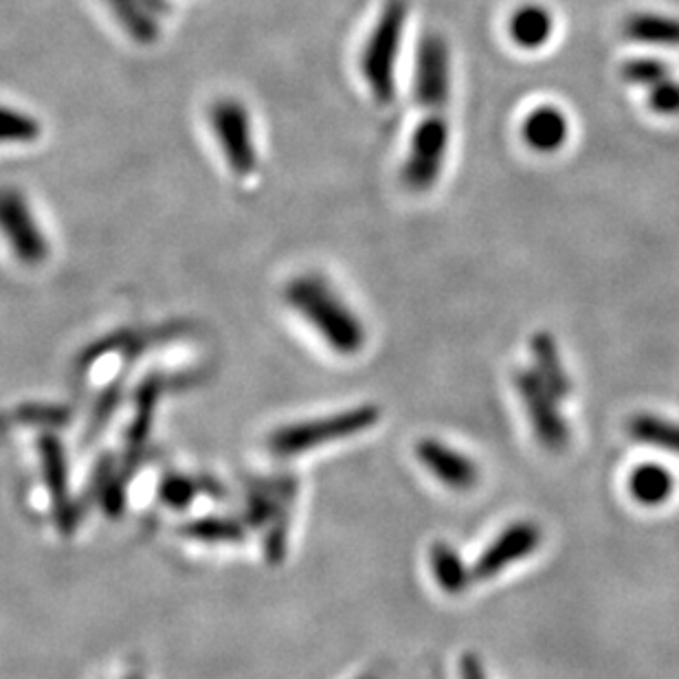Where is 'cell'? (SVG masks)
Returning a JSON list of instances; mask_svg holds the SVG:
<instances>
[{"label": "cell", "mask_w": 679, "mask_h": 679, "mask_svg": "<svg viewBox=\"0 0 679 679\" xmlns=\"http://www.w3.org/2000/svg\"><path fill=\"white\" fill-rule=\"evenodd\" d=\"M622 78L629 84L653 89L660 82L671 78V69L662 60H658V58H636V60H627L625 62Z\"/></svg>", "instance_id": "obj_27"}, {"label": "cell", "mask_w": 679, "mask_h": 679, "mask_svg": "<svg viewBox=\"0 0 679 679\" xmlns=\"http://www.w3.org/2000/svg\"><path fill=\"white\" fill-rule=\"evenodd\" d=\"M219 488L221 486L214 479L203 477V475L192 477V475H183V473H165L159 482L156 497L170 510H185V508H190V504L199 495L221 497L223 490H219Z\"/></svg>", "instance_id": "obj_17"}, {"label": "cell", "mask_w": 679, "mask_h": 679, "mask_svg": "<svg viewBox=\"0 0 679 679\" xmlns=\"http://www.w3.org/2000/svg\"><path fill=\"white\" fill-rule=\"evenodd\" d=\"M567 116L555 107H539L521 125L524 141L537 152H555L567 141Z\"/></svg>", "instance_id": "obj_15"}, {"label": "cell", "mask_w": 679, "mask_h": 679, "mask_svg": "<svg viewBox=\"0 0 679 679\" xmlns=\"http://www.w3.org/2000/svg\"><path fill=\"white\" fill-rule=\"evenodd\" d=\"M284 300L333 352L354 356L363 349L367 341L363 322L322 275L293 277L284 288Z\"/></svg>", "instance_id": "obj_1"}, {"label": "cell", "mask_w": 679, "mask_h": 679, "mask_svg": "<svg viewBox=\"0 0 679 679\" xmlns=\"http://www.w3.org/2000/svg\"><path fill=\"white\" fill-rule=\"evenodd\" d=\"M533 356L537 365V374L546 381L550 392L561 401L571 392V383L567 376L566 367L559 356L557 341L548 333H539L533 337Z\"/></svg>", "instance_id": "obj_21"}, {"label": "cell", "mask_w": 679, "mask_h": 679, "mask_svg": "<svg viewBox=\"0 0 679 679\" xmlns=\"http://www.w3.org/2000/svg\"><path fill=\"white\" fill-rule=\"evenodd\" d=\"M429 559H432V571H434L436 582L452 596L462 594L475 580L473 569H468L462 561V557L457 555V550L445 541H436L432 546Z\"/></svg>", "instance_id": "obj_22"}, {"label": "cell", "mask_w": 679, "mask_h": 679, "mask_svg": "<svg viewBox=\"0 0 679 679\" xmlns=\"http://www.w3.org/2000/svg\"><path fill=\"white\" fill-rule=\"evenodd\" d=\"M649 107L658 114H679V82L678 80H665L658 87L649 89Z\"/></svg>", "instance_id": "obj_28"}, {"label": "cell", "mask_w": 679, "mask_h": 679, "mask_svg": "<svg viewBox=\"0 0 679 679\" xmlns=\"http://www.w3.org/2000/svg\"><path fill=\"white\" fill-rule=\"evenodd\" d=\"M38 457L42 468V482L51 501V513L55 519L58 530L69 537L75 533L80 524L82 508L71 497V484H69V462L62 440L53 432H44L38 438Z\"/></svg>", "instance_id": "obj_8"}, {"label": "cell", "mask_w": 679, "mask_h": 679, "mask_svg": "<svg viewBox=\"0 0 679 679\" xmlns=\"http://www.w3.org/2000/svg\"><path fill=\"white\" fill-rule=\"evenodd\" d=\"M625 36L634 42L679 47V18L662 13H634L625 20Z\"/></svg>", "instance_id": "obj_20"}, {"label": "cell", "mask_w": 679, "mask_h": 679, "mask_svg": "<svg viewBox=\"0 0 679 679\" xmlns=\"http://www.w3.org/2000/svg\"><path fill=\"white\" fill-rule=\"evenodd\" d=\"M216 145L226 168L237 179H249L257 170V145L249 109L231 95L214 100L207 111Z\"/></svg>", "instance_id": "obj_6"}, {"label": "cell", "mask_w": 679, "mask_h": 679, "mask_svg": "<svg viewBox=\"0 0 679 679\" xmlns=\"http://www.w3.org/2000/svg\"><path fill=\"white\" fill-rule=\"evenodd\" d=\"M123 383H125V374L116 376L113 383L100 394V398L95 401V407L91 412V418L87 423V429H84V436H82V445H93L102 432L109 427V423L113 420L114 412L121 403V396H123Z\"/></svg>", "instance_id": "obj_25"}, {"label": "cell", "mask_w": 679, "mask_h": 679, "mask_svg": "<svg viewBox=\"0 0 679 679\" xmlns=\"http://www.w3.org/2000/svg\"><path fill=\"white\" fill-rule=\"evenodd\" d=\"M358 679H381L376 673H367V676H361Z\"/></svg>", "instance_id": "obj_30"}, {"label": "cell", "mask_w": 679, "mask_h": 679, "mask_svg": "<svg viewBox=\"0 0 679 679\" xmlns=\"http://www.w3.org/2000/svg\"><path fill=\"white\" fill-rule=\"evenodd\" d=\"M125 679H143L141 676H128Z\"/></svg>", "instance_id": "obj_31"}, {"label": "cell", "mask_w": 679, "mask_h": 679, "mask_svg": "<svg viewBox=\"0 0 679 679\" xmlns=\"http://www.w3.org/2000/svg\"><path fill=\"white\" fill-rule=\"evenodd\" d=\"M510 38L524 49L544 47L555 29L553 13L541 4H524L510 18Z\"/></svg>", "instance_id": "obj_19"}, {"label": "cell", "mask_w": 679, "mask_h": 679, "mask_svg": "<svg viewBox=\"0 0 679 679\" xmlns=\"http://www.w3.org/2000/svg\"><path fill=\"white\" fill-rule=\"evenodd\" d=\"M42 134V125L33 114L24 113L20 109L7 107L2 111V141L16 145L36 143Z\"/></svg>", "instance_id": "obj_26"}, {"label": "cell", "mask_w": 679, "mask_h": 679, "mask_svg": "<svg viewBox=\"0 0 679 679\" xmlns=\"http://www.w3.org/2000/svg\"><path fill=\"white\" fill-rule=\"evenodd\" d=\"M409 20L407 0H385L361 51V75L378 107L396 98V69Z\"/></svg>", "instance_id": "obj_2"}, {"label": "cell", "mask_w": 679, "mask_h": 679, "mask_svg": "<svg viewBox=\"0 0 679 679\" xmlns=\"http://www.w3.org/2000/svg\"><path fill=\"white\" fill-rule=\"evenodd\" d=\"M0 225L4 240L13 255L24 266H40L49 257V242L38 225L24 194L16 188H7L0 201Z\"/></svg>", "instance_id": "obj_9"}, {"label": "cell", "mask_w": 679, "mask_h": 679, "mask_svg": "<svg viewBox=\"0 0 679 679\" xmlns=\"http://www.w3.org/2000/svg\"><path fill=\"white\" fill-rule=\"evenodd\" d=\"M541 544V530L533 521H517L508 526L473 566L475 580H490L506 567L530 557Z\"/></svg>", "instance_id": "obj_11"}, {"label": "cell", "mask_w": 679, "mask_h": 679, "mask_svg": "<svg viewBox=\"0 0 679 679\" xmlns=\"http://www.w3.org/2000/svg\"><path fill=\"white\" fill-rule=\"evenodd\" d=\"M676 488L673 475L656 462H647L634 468L629 475V493L636 501L645 506H660L665 504Z\"/></svg>", "instance_id": "obj_18"}, {"label": "cell", "mask_w": 679, "mask_h": 679, "mask_svg": "<svg viewBox=\"0 0 679 679\" xmlns=\"http://www.w3.org/2000/svg\"><path fill=\"white\" fill-rule=\"evenodd\" d=\"M378 420L381 409L376 405H358L324 418L280 427L268 436L266 447L275 457H293L354 438L376 427Z\"/></svg>", "instance_id": "obj_4"}, {"label": "cell", "mask_w": 679, "mask_h": 679, "mask_svg": "<svg viewBox=\"0 0 679 679\" xmlns=\"http://www.w3.org/2000/svg\"><path fill=\"white\" fill-rule=\"evenodd\" d=\"M517 392L530 414V423L539 443L553 452L566 449L569 443V427L566 418L559 414V398L550 392L546 381L537 374V369H521L515 376Z\"/></svg>", "instance_id": "obj_10"}, {"label": "cell", "mask_w": 679, "mask_h": 679, "mask_svg": "<svg viewBox=\"0 0 679 679\" xmlns=\"http://www.w3.org/2000/svg\"><path fill=\"white\" fill-rule=\"evenodd\" d=\"M414 100L425 113H447L452 102V51L440 33L420 38L414 60Z\"/></svg>", "instance_id": "obj_7"}, {"label": "cell", "mask_w": 679, "mask_h": 679, "mask_svg": "<svg viewBox=\"0 0 679 679\" xmlns=\"http://www.w3.org/2000/svg\"><path fill=\"white\" fill-rule=\"evenodd\" d=\"M416 457L438 482L452 490H470L479 482L477 464L436 438L416 443Z\"/></svg>", "instance_id": "obj_12"}, {"label": "cell", "mask_w": 679, "mask_h": 679, "mask_svg": "<svg viewBox=\"0 0 679 679\" xmlns=\"http://www.w3.org/2000/svg\"><path fill=\"white\" fill-rule=\"evenodd\" d=\"M179 533L199 544L207 546H240L244 544L249 535L246 521L233 519V517H221V515H210V517H199L185 521Z\"/></svg>", "instance_id": "obj_16"}, {"label": "cell", "mask_w": 679, "mask_h": 679, "mask_svg": "<svg viewBox=\"0 0 679 679\" xmlns=\"http://www.w3.org/2000/svg\"><path fill=\"white\" fill-rule=\"evenodd\" d=\"M459 676L462 679H488L482 660L475 653H466L459 662Z\"/></svg>", "instance_id": "obj_29"}, {"label": "cell", "mask_w": 679, "mask_h": 679, "mask_svg": "<svg viewBox=\"0 0 679 679\" xmlns=\"http://www.w3.org/2000/svg\"><path fill=\"white\" fill-rule=\"evenodd\" d=\"M165 387H168V378L163 374H150L134 389V412H132V423L128 427V449L130 452H143V445L154 423L159 398L165 392Z\"/></svg>", "instance_id": "obj_14"}, {"label": "cell", "mask_w": 679, "mask_h": 679, "mask_svg": "<svg viewBox=\"0 0 679 679\" xmlns=\"http://www.w3.org/2000/svg\"><path fill=\"white\" fill-rule=\"evenodd\" d=\"M123 33L143 47L161 38V20L170 13V0H104Z\"/></svg>", "instance_id": "obj_13"}, {"label": "cell", "mask_w": 679, "mask_h": 679, "mask_svg": "<svg viewBox=\"0 0 679 679\" xmlns=\"http://www.w3.org/2000/svg\"><path fill=\"white\" fill-rule=\"evenodd\" d=\"M11 420L24 427H40L44 432H58L73 420V409L58 403H22L11 412Z\"/></svg>", "instance_id": "obj_23"}, {"label": "cell", "mask_w": 679, "mask_h": 679, "mask_svg": "<svg viewBox=\"0 0 679 679\" xmlns=\"http://www.w3.org/2000/svg\"><path fill=\"white\" fill-rule=\"evenodd\" d=\"M297 497V479L280 475L251 479L244 495V521L253 530H264V557L271 566H282L288 548L291 508Z\"/></svg>", "instance_id": "obj_3"}, {"label": "cell", "mask_w": 679, "mask_h": 679, "mask_svg": "<svg viewBox=\"0 0 679 679\" xmlns=\"http://www.w3.org/2000/svg\"><path fill=\"white\" fill-rule=\"evenodd\" d=\"M449 114L427 113L412 132L407 156L401 170L403 185L414 194L429 192L443 176L449 154Z\"/></svg>", "instance_id": "obj_5"}, {"label": "cell", "mask_w": 679, "mask_h": 679, "mask_svg": "<svg viewBox=\"0 0 679 679\" xmlns=\"http://www.w3.org/2000/svg\"><path fill=\"white\" fill-rule=\"evenodd\" d=\"M629 434L631 438H636L638 443L645 445H653L660 449H669L679 455V425L658 418V416H649V414H640L629 423Z\"/></svg>", "instance_id": "obj_24"}]
</instances>
